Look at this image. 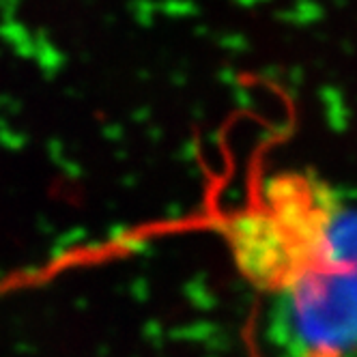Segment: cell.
<instances>
[{"label":"cell","instance_id":"obj_1","mask_svg":"<svg viewBox=\"0 0 357 357\" xmlns=\"http://www.w3.org/2000/svg\"><path fill=\"white\" fill-rule=\"evenodd\" d=\"M273 357H357V209L342 207L316 261L273 293Z\"/></svg>","mask_w":357,"mask_h":357},{"label":"cell","instance_id":"obj_2","mask_svg":"<svg viewBox=\"0 0 357 357\" xmlns=\"http://www.w3.org/2000/svg\"><path fill=\"white\" fill-rule=\"evenodd\" d=\"M342 209L340 194L310 174H282L265 187L263 203L228 226L241 273L271 295L300 277Z\"/></svg>","mask_w":357,"mask_h":357}]
</instances>
